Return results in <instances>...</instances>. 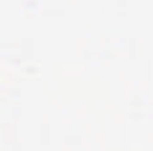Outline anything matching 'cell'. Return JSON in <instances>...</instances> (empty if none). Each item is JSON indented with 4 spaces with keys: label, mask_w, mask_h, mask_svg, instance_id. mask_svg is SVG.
Listing matches in <instances>:
<instances>
[]
</instances>
